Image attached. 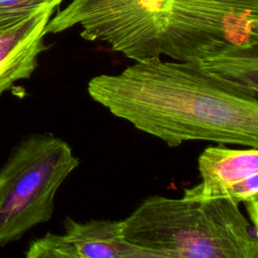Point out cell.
Masks as SVG:
<instances>
[{"mask_svg": "<svg viewBox=\"0 0 258 258\" xmlns=\"http://www.w3.org/2000/svg\"><path fill=\"white\" fill-rule=\"evenodd\" d=\"M90 97L114 116L170 147L211 141L258 148V97L191 61L134 60L116 75H98Z\"/></svg>", "mask_w": 258, "mask_h": 258, "instance_id": "cell-1", "label": "cell"}, {"mask_svg": "<svg viewBox=\"0 0 258 258\" xmlns=\"http://www.w3.org/2000/svg\"><path fill=\"white\" fill-rule=\"evenodd\" d=\"M75 26L133 60L195 61L228 43L258 45V0H71L44 32Z\"/></svg>", "mask_w": 258, "mask_h": 258, "instance_id": "cell-2", "label": "cell"}, {"mask_svg": "<svg viewBox=\"0 0 258 258\" xmlns=\"http://www.w3.org/2000/svg\"><path fill=\"white\" fill-rule=\"evenodd\" d=\"M122 235L167 258H258L257 227L225 199L148 197L122 220Z\"/></svg>", "mask_w": 258, "mask_h": 258, "instance_id": "cell-3", "label": "cell"}, {"mask_svg": "<svg viewBox=\"0 0 258 258\" xmlns=\"http://www.w3.org/2000/svg\"><path fill=\"white\" fill-rule=\"evenodd\" d=\"M79 163L51 134H31L13 149L0 170V245L50 220L58 187Z\"/></svg>", "mask_w": 258, "mask_h": 258, "instance_id": "cell-4", "label": "cell"}, {"mask_svg": "<svg viewBox=\"0 0 258 258\" xmlns=\"http://www.w3.org/2000/svg\"><path fill=\"white\" fill-rule=\"evenodd\" d=\"M202 182L183 191L188 200L225 199L245 204L251 222L257 226L258 148L232 149L209 146L199 156Z\"/></svg>", "mask_w": 258, "mask_h": 258, "instance_id": "cell-5", "label": "cell"}, {"mask_svg": "<svg viewBox=\"0 0 258 258\" xmlns=\"http://www.w3.org/2000/svg\"><path fill=\"white\" fill-rule=\"evenodd\" d=\"M56 8L45 7L0 33V95L31 77L39 54L46 49L45 26Z\"/></svg>", "mask_w": 258, "mask_h": 258, "instance_id": "cell-6", "label": "cell"}, {"mask_svg": "<svg viewBox=\"0 0 258 258\" xmlns=\"http://www.w3.org/2000/svg\"><path fill=\"white\" fill-rule=\"evenodd\" d=\"M64 237L84 258H167L128 243L122 235V221L67 218Z\"/></svg>", "mask_w": 258, "mask_h": 258, "instance_id": "cell-7", "label": "cell"}, {"mask_svg": "<svg viewBox=\"0 0 258 258\" xmlns=\"http://www.w3.org/2000/svg\"><path fill=\"white\" fill-rule=\"evenodd\" d=\"M191 62L258 97V45L228 43L211 55Z\"/></svg>", "mask_w": 258, "mask_h": 258, "instance_id": "cell-8", "label": "cell"}, {"mask_svg": "<svg viewBox=\"0 0 258 258\" xmlns=\"http://www.w3.org/2000/svg\"><path fill=\"white\" fill-rule=\"evenodd\" d=\"M62 0H0V33L16 26L45 7H58Z\"/></svg>", "mask_w": 258, "mask_h": 258, "instance_id": "cell-9", "label": "cell"}, {"mask_svg": "<svg viewBox=\"0 0 258 258\" xmlns=\"http://www.w3.org/2000/svg\"><path fill=\"white\" fill-rule=\"evenodd\" d=\"M24 258H84L64 235L47 233L32 241Z\"/></svg>", "mask_w": 258, "mask_h": 258, "instance_id": "cell-10", "label": "cell"}]
</instances>
